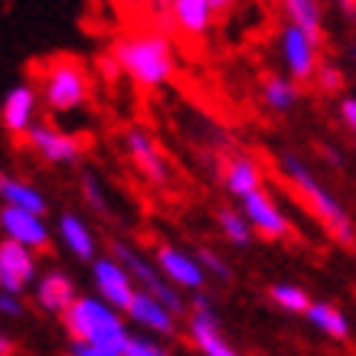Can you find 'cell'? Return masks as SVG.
<instances>
[{
  "label": "cell",
  "mask_w": 356,
  "mask_h": 356,
  "mask_svg": "<svg viewBox=\"0 0 356 356\" xmlns=\"http://www.w3.org/2000/svg\"><path fill=\"white\" fill-rule=\"evenodd\" d=\"M317 82H321V88H327V92H343V72L337 69V65H327V69H317Z\"/></svg>",
  "instance_id": "obj_30"
},
{
  "label": "cell",
  "mask_w": 356,
  "mask_h": 356,
  "mask_svg": "<svg viewBox=\"0 0 356 356\" xmlns=\"http://www.w3.org/2000/svg\"><path fill=\"white\" fill-rule=\"evenodd\" d=\"M170 20L184 36H206L216 23V13L206 0H170Z\"/></svg>",
  "instance_id": "obj_20"
},
{
  "label": "cell",
  "mask_w": 356,
  "mask_h": 356,
  "mask_svg": "<svg viewBox=\"0 0 356 356\" xmlns=\"http://www.w3.org/2000/svg\"><path fill=\"white\" fill-rule=\"evenodd\" d=\"M278 53H281L284 69H288V79L298 82V86L314 79L317 69H321V46L314 43V40H307L291 23H284L278 30Z\"/></svg>",
  "instance_id": "obj_8"
},
{
  "label": "cell",
  "mask_w": 356,
  "mask_h": 356,
  "mask_svg": "<svg viewBox=\"0 0 356 356\" xmlns=\"http://www.w3.org/2000/svg\"><path fill=\"white\" fill-rule=\"evenodd\" d=\"M111 59L118 63L121 76H128L140 88H161L177 72L170 36L161 30H138L121 36L111 46Z\"/></svg>",
  "instance_id": "obj_1"
},
{
  "label": "cell",
  "mask_w": 356,
  "mask_h": 356,
  "mask_svg": "<svg viewBox=\"0 0 356 356\" xmlns=\"http://www.w3.org/2000/svg\"><path fill=\"white\" fill-rule=\"evenodd\" d=\"M3 180H7V173H3V170H0V186H3Z\"/></svg>",
  "instance_id": "obj_39"
},
{
  "label": "cell",
  "mask_w": 356,
  "mask_h": 356,
  "mask_svg": "<svg viewBox=\"0 0 356 356\" xmlns=\"http://www.w3.org/2000/svg\"><path fill=\"white\" fill-rule=\"evenodd\" d=\"M186 334L200 350V356H242L236 346L226 340L219 314L213 311V301L203 291L193 294V304H186Z\"/></svg>",
  "instance_id": "obj_6"
},
{
  "label": "cell",
  "mask_w": 356,
  "mask_h": 356,
  "mask_svg": "<svg viewBox=\"0 0 356 356\" xmlns=\"http://www.w3.org/2000/svg\"><path fill=\"white\" fill-rule=\"evenodd\" d=\"M0 200H3V206H13V209H23V213H33V216H46V209H49V200H46L43 190L20 180V177H7L3 180Z\"/></svg>",
  "instance_id": "obj_23"
},
{
  "label": "cell",
  "mask_w": 356,
  "mask_h": 356,
  "mask_svg": "<svg viewBox=\"0 0 356 356\" xmlns=\"http://www.w3.org/2000/svg\"><path fill=\"white\" fill-rule=\"evenodd\" d=\"M0 356H13V340L0 330Z\"/></svg>",
  "instance_id": "obj_37"
},
{
  "label": "cell",
  "mask_w": 356,
  "mask_h": 356,
  "mask_svg": "<svg viewBox=\"0 0 356 356\" xmlns=\"http://www.w3.org/2000/svg\"><path fill=\"white\" fill-rule=\"evenodd\" d=\"M304 317H307V324H311L317 334H324L327 340H334V343H346V340H350V317H346L337 304L311 301V307L304 311Z\"/></svg>",
  "instance_id": "obj_22"
},
{
  "label": "cell",
  "mask_w": 356,
  "mask_h": 356,
  "mask_svg": "<svg viewBox=\"0 0 356 356\" xmlns=\"http://www.w3.org/2000/svg\"><path fill=\"white\" fill-rule=\"evenodd\" d=\"M216 222H219V232H222V238H226L229 245H236V248H248L252 245V229H248V222L242 219V213L238 209H219V216H216Z\"/></svg>",
  "instance_id": "obj_26"
},
{
  "label": "cell",
  "mask_w": 356,
  "mask_h": 356,
  "mask_svg": "<svg viewBox=\"0 0 356 356\" xmlns=\"http://www.w3.org/2000/svg\"><path fill=\"white\" fill-rule=\"evenodd\" d=\"M154 268L161 271V278L170 284V288H177V291H203L206 288V275L203 268L196 265L193 252H186V248L180 245H157V252H154Z\"/></svg>",
  "instance_id": "obj_9"
},
{
  "label": "cell",
  "mask_w": 356,
  "mask_h": 356,
  "mask_svg": "<svg viewBox=\"0 0 356 356\" xmlns=\"http://www.w3.org/2000/svg\"><path fill=\"white\" fill-rule=\"evenodd\" d=\"M124 147H128V157L134 161V167L140 170V177L147 184L161 186L167 184L170 177V167H167V157L161 154V147L154 144V138L144 128H128L124 131Z\"/></svg>",
  "instance_id": "obj_16"
},
{
  "label": "cell",
  "mask_w": 356,
  "mask_h": 356,
  "mask_svg": "<svg viewBox=\"0 0 356 356\" xmlns=\"http://www.w3.org/2000/svg\"><path fill=\"white\" fill-rule=\"evenodd\" d=\"M111 259H115L121 268L128 271L138 291H144V294H151V298H157V301H161L163 307H167V311L177 317V321H180V317L186 314V298L161 278V271L154 268V261L144 259L138 248H131L128 242H115V245H111Z\"/></svg>",
  "instance_id": "obj_5"
},
{
  "label": "cell",
  "mask_w": 356,
  "mask_h": 356,
  "mask_svg": "<svg viewBox=\"0 0 356 356\" xmlns=\"http://www.w3.org/2000/svg\"><path fill=\"white\" fill-rule=\"evenodd\" d=\"M56 232H59V242H63V248L72 255V259L79 261H92L98 255V242H95V232L88 229V222L79 213H63L59 216V226H56Z\"/></svg>",
  "instance_id": "obj_18"
},
{
  "label": "cell",
  "mask_w": 356,
  "mask_h": 356,
  "mask_svg": "<svg viewBox=\"0 0 356 356\" xmlns=\"http://www.w3.org/2000/svg\"><path fill=\"white\" fill-rule=\"evenodd\" d=\"M167 3H170V0H167Z\"/></svg>",
  "instance_id": "obj_40"
},
{
  "label": "cell",
  "mask_w": 356,
  "mask_h": 356,
  "mask_svg": "<svg viewBox=\"0 0 356 356\" xmlns=\"http://www.w3.org/2000/svg\"><path fill=\"white\" fill-rule=\"evenodd\" d=\"M0 317H3V321H17V317H23V301L17 298V294L0 291Z\"/></svg>",
  "instance_id": "obj_31"
},
{
  "label": "cell",
  "mask_w": 356,
  "mask_h": 356,
  "mask_svg": "<svg viewBox=\"0 0 356 356\" xmlns=\"http://www.w3.org/2000/svg\"><path fill=\"white\" fill-rule=\"evenodd\" d=\"M36 275H40V261H36L30 248L0 238V291L20 298L36 281Z\"/></svg>",
  "instance_id": "obj_14"
},
{
  "label": "cell",
  "mask_w": 356,
  "mask_h": 356,
  "mask_svg": "<svg viewBox=\"0 0 356 356\" xmlns=\"http://www.w3.org/2000/svg\"><path fill=\"white\" fill-rule=\"evenodd\" d=\"M111 3H118V7H138L140 0H111Z\"/></svg>",
  "instance_id": "obj_38"
},
{
  "label": "cell",
  "mask_w": 356,
  "mask_h": 356,
  "mask_svg": "<svg viewBox=\"0 0 356 356\" xmlns=\"http://www.w3.org/2000/svg\"><path fill=\"white\" fill-rule=\"evenodd\" d=\"M63 327L72 337V343H95L111 350H124L131 337L124 314L111 311L95 294H76V301L63 311Z\"/></svg>",
  "instance_id": "obj_3"
},
{
  "label": "cell",
  "mask_w": 356,
  "mask_h": 356,
  "mask_svg": "<svg viewBox=\"0 0 356 356\" xmlns=\"http://www.w3.org/2000/svg\"><path fill=\"white\" fill-rule=\"evenodd\" d=\"M36 95H40V105H46V111L72 115L92 102V72L86 69V63H79L72 56H59L43 65Z\"/></svg>",
  "instance_id": "obj_4"
},
{
  "label": "cell",
  "mask_w": 356,
  "mask_h": 356,
  "mask_svg": "<svg viewBox=\"0 0 356 356\" xmlns=\"http://www.w3.org/2000/svg\"><path fill=\"white\" fill-rule=\"evenodd\" d=\"M69 356H124V353H121V350H111V346L72 343V346H69Z\"/></svg>",
  "instance_id": "obj_33"
},
{
  "label": "cell",
  "mask_w": 356,
  "mask_h": 356,
  "mask_svg": "<svg viewBox=\"0 0 356 356\" xmlns=\"http://www.w3.org/2000/svg\"><path fill=\"white\" fill-rule=\"evenodd\" d=\"M337 7H340V13H343L346 20H353L356 17V0H334Z\"/></svg>",
  "instance_id": "obj_35"
},
{
  "label": "cell",
  "mask_w": 356,
  "mask_h": 356,
  "mask_svg": "<svg viewBox=\"0 0 356 356\" xmlns=\"http://www.w3.org/2000/svg\"><path fill=\"white\" fill-rule=\"evenodd\" d=\"M238 213H242V219L248 222V229H252V236L265 238V242H281V238L291 236V222H288V216H284V209L278 206V200L261 186V190H255V193H248L238 200Z\"/></svg>",
  "instance_id": "obj_7"
},
{
  "label": "cell",
  "mask_w": 356,
  "mask_h": 356,
  "mask_svg": "<svg viewBox=\"0 0 356 356\" xmlns=\"http://www.w3.org/2000/svg\"><path fill=\"white\" fill-rule=\"evenodd\" d=\"M82 196H86V203L92 206L95 213H108V196H105V190H102L95 173H86V177H82Z\"/></svg>",
  "instance_id": "obj_29"
},
{
  "label": "cell",
  "mask_w": 356,
  "mask_h": 356,
  "mask_svg": "<svg viewBox=\"0 0 356 356\" xmlns=\"http://www.w3.org/2000/svg\"><path fill=\"white\" fill-rule=\"evenodd\" d=\"M40 124V95L36 86L30 82H17L7 88V95L0 102V128L13 134V138H26V131Z\"/></svg>",
  "instance_id": "obj_13"
},
{
  "label": "cell",
  "mask_w": 356,
  "mask_h": 356,
  "mask_svg": "<svg viewBox=\"0 0 356 356\" xmlns=\"http://www.w3.org/2000/svg\"><path fill=\"white\" fill-rule=\"evenodd\" d=\"M281 173L288 177L294 184V190L301 193L304 206L311 209L314 216H317V222L334 236L337 245H343V248H353L356 242V229H353V216H350V209H346L340 200H337L330 190H327L317 177H314V170L307 167V163L298 157V154H281Z\"/></svg>",
  "instance_id": "obj_2"
},
{
  "label": "cell",
  "mask_w": 356,
  "mask_h": 356,
  "mask_svg": "<svg viewBox=\"0 0 356 356\" xmlns=\"http://www.w3.org/2000/svg\"><path fill=\"white\" fill-rule=\"evenodd\" d=\"M98 72H102V79H105V82H118L121 69H118V63L111 59V53H108V56H102V59H98Z\"/></svg>",
  "instance_id": "obj_34"
},
{
  "label": "cell",
  "mask_w": 356,
  "mask_h": 356,
  "mask_svg": "<svg viewBox=\"0 0 356 356\" xmlns=\"http://www.w3.org/2000/svg\"><path fill=\"white\" fill-rule=\"evenodd\" d=\"M23 140L30 144L36 157H43L46 163H56V167H72L82 161V140L72 131H63L56 124H33Z\"/></svg>",
  "instance_id": "obj_10"
},
{
  "label": "cell",
  "mask_w": 356,
  "mask_h": 356,
  "mask_svg": "<svg viewBox=\"0 0 356 356\" xmlns=\"http://www.w3.org/2000/svg\"><path fill=\"white\" fill-rule=\"evenodd\" d=\"M261 102H265V108H271L275 115H288V111H294L298 102H301V86L291 82L288 76L271 72V76H265V82H261Z\"/></svg>",
  "instance_id": "obj_24"
},
{
  "label": "cell",
  "mask_w": 356,
  "mask_h": 356,
  "mask_svg": "<svg viewBox=\"0 0 356 356\" xmlns=\"http://www.w3.org/2000/svg\"><path fill=\"white\" fill-rule=\"evenodd\" d=\"M193 259H196V265L203 268L206 278H209V275H213V278H219V281H229V278H232V268H229V261L222 259V255H216L213 248H196Z\"/></svg>",
  "instance_id": "obj_27"
},
{
  "label": "cell",
  "mask_w": 356,
  "mask_h": 356,
  "mask_svg": "<svg viewBox=\"0 0 356 356\" xmlns=\"http://www.w3.org/2000/svg\"><path fill=\"white\" fill-rule=\"evenodd\" d=\"M281 10L307 40L317 46L324 43V0H281Z\"/></svg>",
  "instance_id": "obj_21"
},
{
  "label": "cell",
  "mask_w": 356,
  "mask_h": 356,
  "mask_svg": "<svg viewBox=\"0 0 356 356\" xmlns=\"http://www.w3.org/2000/svg\"><path fill=\"white\" fill-rule=\"evenodd\" d=\"M268 298L271 304L284 314H304L311 307V294L304 291L301 284H291V281H278V284H271L268 288Z\"/></svg>",
  "instance_id": "obj_25"
},
{
  "label": "cell",
  "mask_w": 356,
  "mask_h": 356,
  "mask_svg": "<svg viewBox=\"0 0 356 356\" xmlns=\"http://www.w3.org/2000/svg\"><path fill=\"white\" fill-rule=\"evenodd\" d=\"M0 232L13 245L30 248L33 255L53 248V229H49L46 216H33V213L13 209V206H0Z\"/></svg>",
  "instance_id": "obj_11"
},
{
  "label": "cell",
  "mask_w": 356,
  "mask_h": 356,
  "mask_svg": "<svg viewBox=\"0 0 356 356\" xmlns=\"http://www.w3.org/2000/svg\"><path fill=\"white\" fill-rule=\"evenodd\" d=\"M209 7H213V13H226V10H232L238 0H206Z\"/></svg>",
  "instance_id": "obj_36"
},
{
  "label": "cell",
  "mask_w": 356,
  "mask_h": 356,
  "mask_svg": "<svg viewBox=\"0 0 356 356\" xmlns=\"http://www.w3.org/2000/svg\"><path fill=\"white\" fill-rule=\"evenodd\" d=\"M121 353H124V356H173L170 350L161 343V340H154V337H144V334H131Z\"/></svg>",
  "instance_id": "obj_28"
},
{
  "label": "cell",
  "mask_w": 356,
  "mask_h": 356,
  "mask_svg": "<svg viewBox=\"0 0 356 356\" xmlns=\"http://www.w3.org/2000/svg\"><path fill=\"white\" fill-rule=\"evenodd\" d=\"M76 281H72V275H65L63 268H49L43 271V275H36V304H40V311L46 314H59L63 317V311L69 307V304L76 301Z\"/></svg>",
  "instance_id": "obj_17"
},
{
  "label": "cell",
  "mask_w": 356,
  "mask_h": 356,
  "mask_svg": "<svg viewBox=\"0 0 356 356\" xmlns=\"http://www.w3.org/2000/svg\"><path fill=\"white\" fill-rule=\"evenodd\" d=\"M124 321H128V327H140L144 330V337H167L170 340L173 334H177V317H173L167 307H163L157 298H151V294L144 291H134V298H131V304L124 307Z\"/></svg>",
  "instance_id": "obj_15"
},
{
  "label": "cell",
  "mask_w": 356,
  "mask_h": 356,
  "mask_svg": "<svg viewBox=\"0 0 356 356\" xmlns=\"http://www.w3.org/2000/svg\"><path fill=\"white\" fill-rule=\"evenodd\" d=\"M222 184H226V190L236 196V200H242V196L261 190L265 170H261V163L255 161L252 154H236V157H229V163H226Z\"/></svg>",
  "instance_id": "obj_19"
},
{
  "label": "cell",
  "mask_w": 356,
  "mask_h": 356,
  "mask_svg": "<svg viewBox=\"0 0 356 356\" xmlns=\"http://www.w3.org/2000/svg\"><path fill=\"white\" fill-rule=\"evenodd\" d=\"M337 115H340V124L353 134V131H356V98L353 95L340 98V108H337Z\"/></svg>",
  "instance_id": "obj_32"
},
{
  "label": "cell",
  "mask_w": 356,
  "mask_h": 356,
  "mask_svg": "<svg viewBox=\"0 0 356 356\" xmlns=\"http://www.w3.org/2000/svg\"><path fill=\"white\" fill-rule=\"evenodd\" d=\"M92 265V284H95V298L98 301H105L111 311L124 314V307L131 304L134 298V281L124 268H121L118 261L111 259V255H95V259L88 261Z\"/></svg>",
  "instance_id": "obj_12"
}]
</instances>
